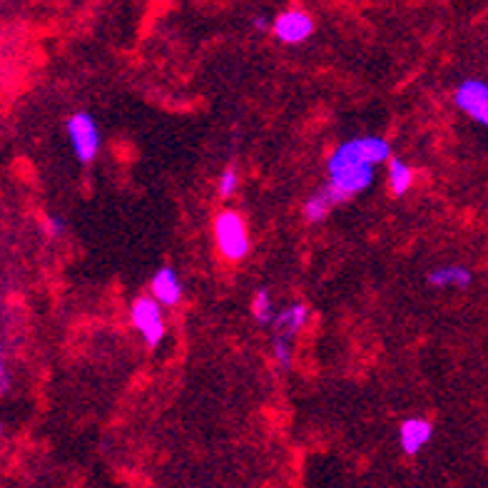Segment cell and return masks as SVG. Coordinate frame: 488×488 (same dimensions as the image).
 <instances>
[{"instance_id":"1","label":"cell","mask_w":488,"mask_h":488,"mask_svg":"<svg viewBox=\"0 0 488 488\" xmlns=\"http://www.w3.org/2000/svg\"><path fill=\"white\" fill-rule=\"evenodd\" d=\"M391 159V145L382 135H359L352 140H344L342 145L331 150L327 158V177L342 174V172L367 170L379 167Z\"/></svg>"},{"instance_id":"2","label":"cell","mask_w":488,"mask_h":488,"mask_svg":"<svg viewBox=\"0 0 488 488\" xmlns=\"http://www.w3.org/2000/svg\"><path fill=\"white\" fill-rule=\"evenodd\" d=\"M214 242H217V250L225 257L227 262H242L247 259V254L252 250L250 239V227L247 220L239 214L237 210H222L214 217Z\"/></svg>"},{"instance_id":"3","label":"cell","mask_w":488,"mask_h":488,"mask_svg":"<svg viewBox=\"0 0 488 488\" xmlns=\"http://www.w3.org/2000/svg\"><path fill=\"white\" fill-rule=\"evenodd\" d=\"M66 135L70 150L80 165H93L100 147H103V135H100V125L93 118V112L88 110H78L66 120Z\"/></svg>"},{"instance_id":"4","label":"cell","mask_w":488,"mask_h":488,"mask_svg":"<svg viewBox=\"0 0 488 488\" xmlns=\"http://www.w3.org/2000/svg\"><path fill=\"white\" fill-rule=\"evenodd\" d=\"M165 306L150 294V297H137L130 304V324L132 329L140 334V339L150 346L158 349L159 344L165 342L167 334V321H165Z\"/></svg>"},{"instance_id":"5","label":"cell","mask_w":488,"mask_h":488,"mask_svg":"<svg viewBox=\"0 0 488 488\" xmlns=\"http://www.w3.org/2000/svg\"><path fill=\"white\" fill-rule=\"evenodd\" d=\"M317 23L312 13H306L304 8H287L272 20V35L282 45H302L314 35Z\"/></svg>"},{"instance_id":"6","label":"cell","mask_w":488,"mask_h":488,"mask_svg":"<svg viewBox=\"0 0 488 488\" xmlns=\"http://www.w3.org/2000/svg\"><path fill=\"white\" fill-rule=\"evenodd\" d=\"M150 294L158 299L162 306H177V304L185 299V287H182V279L174 272V267L170 264H162L158 272L150 279Z\"/></svg>"},{"instance_id":"7","label":"cell","mask_w":488,"mask_h":488,"mask_svg":"<svg viewBox=\"0 0 488 488\" xmlns=\"http://www.w3.org/2000/svg\"><path fill=\"white\" fill-rule=\"evenodd\" d=\"M434 438V423L423 416H409L399 426V446L407 456H416Z\"/></svg>"},{"instance_id":"8","label":"cell","mask_w":488,"mask_h":488,"mask_svg":"<svg viewBox=\"0 0 488 488\" xmlns=\"http://www.w3.org/2000/svg\"><path fill=\"white\" fill-rule=\"evenodd\" d=\"M453 103L469 118H474L481 110L488 107V82L478 78L461 80L459 88H456V93H453Z\"/></svg>"},{"instance_id":"9","label":"cell","mask_w":488,"mask_h":488,"mask_svg":"<svg viewBox=\"0 0 488 488\" xmlns=\"http://www.w3.org/2000/svg\"><path fill=\"white\" fill-rule=\"evenodd\" d=\"M426 282L436 290H469L474 275L463 264H441L426 272Z\"/></svg>"},{"instance_id":"10","label":"cell","mask_w":488,"mask_h":488,"mask_svg":"<svg viewBox=\"0 0 488 488\" xmlns=\"http://www.w3.org/2000/svg\"><path fill=\"white\" fill-rule=\"evenodd\" d=\"M306 319H309V309L306 304L294 302L287 304L284 309H279L277 317L272 321V329H275V337H282V339H290L294 342L302 329L306 327Z\"/></svg>"},{"instance_id":"11","label":"cell","mask_w":488,"mask_h":488,"mask_svg":"<svg viewBox=\"0 0 488 488\" xmlns=\"http://www.w3.org/2000/svg\"><path fill=\"white\" fill-rule=\"evenodd\" d=\"M334 207H337V202L331 199V195L327 192V187H321V190L312 192L309 198L304 199L302 214L309 225H321V222L329 217V212L334 210Z\"/></svg>"},{"instance_id":"12","label":"cell","mask_w":488,"mask_h":488,"mask_svg":"<svg viewBox=\"0 0 488 488\" xmlns=\"http://www.w3.org/2000/svg\"><path fill=\"white\" fill-rule=\"evenodd\" d=\"M386 165H389V190H391V195L394 198H404L414 187V177H416L414 167H411L409 162L394 158V155H391V159Z\"/></svg>"},{"instance_id":"13","label":"cell","mask_w":488,"mask_h":488,"mask_svg":"<svg viewBox=\"0 0 488 488\" xmlns=\"http://www.w3.org/2000/svg\"><path fill=\"white\" fill-rule=\"evenodd\" d=\"M252 317L257 319V324H264V327H272V321L277 317V309H275V299H272V291L267 287H259V290L252 294Z\"/></svg>"},{"instance_id":"14","label":"cell","mask_w":488,"mask_h":488,"mask_svg":"<svg viewBox=\"0 0 488 488\" xmlns=\"http://www.w3.org/2000/svg\"><path fill=\"white\" fill-rule=\"evenodd\" d=\"M239 190V172L235 167H225L217 177V195L220 199H232Z\"/></svg>"},{"instance_id":"15","label":"cell","mask_w":488,"mask_h":488,"mask_svg":"<svg viewBox=\"0 0 488 488\" xmlns=\"http://www.w3.org/2000/svg\"><path fill=\"white\" fill-rule=\"evenodd\" d=\"M272 357H275V361H277L279 367L290 369L291 361H294V349H291L290 339L275 337V339H272Z\"/></svg>"},{"instance_id":"16","label":"cell","mask_w":488,"mask_h":488,"mask_svg":"<svg viewBox=\"0 0 488 488\" xmlns=\"http://www.w3.org/2000/svg\"><path fill=\"white\" fill-rule=\"evenodd\" d=\"M67 232V222L63 220V217H55V214H50L48 220H45V235L50 239H60L66 237Z\"/></svg>"},{"instance_id":"17","label":"cell","mask_w":488,"mask_h":488,"mask_svg":"<svg viewBox=\"0 0 488 488\" xmlns=\"http://www.w3.org/2000/svg\"><path fill=\"white\" fill-rule=\"evenodd\" d=\"M11 369H8V359H5V349H3V344H0V396L8 394V389H11Z\"/></svg>"},{"instance_id":"18","label":"cell","mask_w":488,"mask_h":488,"mask_svg":"<svg viewBox=\"0 0 488 488\" xmlns=\"http://www.w3.org/2000/svg\"><path fill=\"white\" fill-rule=\"evenodd\" d=\"M250 26H252V30H257V33H272V20H269V18L262 13L252 15Z\"/></svg>"},{"instance_id":"19","label":"cell","mask_w":488,"mask_h":488,"mask_svg":"<svg viewBox=\"0 0 488 488\" xmlns=\"http://www.w3.org/2000/svg\"><path fill=\"white\" fill-rule=\"evenodd\" d=\"M471 120H476L478 125H484V128H488V107H486V110H481V112H478V115H474V118H471Z\"/></svg>"},{"instance_id":"20","label":"cell","mask_w":488,"mask_h":488,"mask_svg":"<svg viewBox=\"0 0 488 488\" xmlns=\"http://www.w3.org/2000/svg\"><path fill=\"white\" fill-rule=\"evenodd\" d=\"M0 438H3V422H0Z\"/></svg>"}]
</instances>
